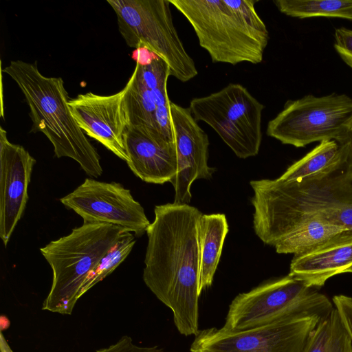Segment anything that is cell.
<instances>
[{
  "label": "cell",
  "instance_id": "obj_1",
  "mask_svg": "<svg viewBox=\"0 0 352 352\" xmlns=\"http://www.w3.org/2000/svg\"><path fill=\"white\" fill-rule=\"evenodd\" d=\"M338 144L335 160L315 175L294 182L250 181L253 228L265 244L274 247L311 219L352 228V133Z\"/></svg>",
  "mask_w": 352,
  "mask_h": 352
},
{
  "label": "cell",
  "instance_id": "obj_2",
  "mask_svg": "<svg viewBox=\"0 0 352 352\" xmlns=\"http://www.w3.org/2000/svg\"><path fill=\"white\" fill-rule=\"evenodd\" d=\"M154 213L146 232L143 280L171 309L178 331L197 336L200 296L197 228L203 214L194 206L175 203L156 206Z\"/></svg>",
  "mask_w": 352,
  "mask_h": 352
},
{
  "label": "cell",
  "instance_id": "obj_3",
  "mask_svg": "<svg viewBox=\"0 0 352 352\" xmlns=\"http://www.w3.org/2000/svg\"><path fill=\"white\" fill-rule=\"evenodd\" d=\"M192 25L213 63L258 64L269 41L257 0H168Z\"/></svg>",
  "mask_w": 352,
  "mask_h": 352
},
{
  "label": "cell",
  "instance_id": "obj_4",
  "mask_svg": "<svg viewBox=\"0 0 352 352\" xmlns=\"http://www.w3.org/2000/svg\"><path fill=\"white\" fill-rule=\"evenodd\" d=\"M3 72L14 80L25 98L32 121L30 131L43 133L56 157L72 158L89 176H100V156L70 111L63 79L43 76L36 62L13 60Z\"/></svg>",
  "mask_w": 352,
  "mask_h": 352
},
{
  "label": "cell",
  "instance_id": "obj_5",
  "mask_svg": "<svg viewBox=\"0 0 352 352\" xmlns=\"http://www.w3.org/2000/svg\"><path fill=\"white\" fill-rule=\"evenodd\" d=\"M126 230L108 223H83L40 249L53 272L42 309L72 314L88 274Z\"/></svg>",
  "mask_w": 352,
  "mask_h": 352
},
{
  "label": "cell",
  "instance_id": "obj_6",
  "mask_svg": "<svg viewBox=\"0 0 352 352\" xmlns=\"http://www.w3.org/2000/svg\"><path fill=\"white\" fill-rule=\"evenodd\" d=\"M333 309L326 295L288 274L237 295L230 305L222 328L246 331L302 314L323 319Z\"/></svg>",
  "mask_w": 352,
  "mask_h": 352
},
{
  "label": "cell",
  "instance_id": "obj_7",
  "mask_svg": "<svg viewBox=\"0 0 352 352\" xmlns=\"http://www.w3.org/2000/svg\"><path fill=\"white\" fill-rule=\"evenodd\" d=\"M119 31L131 47H145L163 59L170 76L182 82L198 72L174 26L168 0H107Z\"/></svg>",
  "mask_w": 352,
  "mask_h": 352
},
{
  "label": "cell",
  "instance_id": "obj_8",
  "mask_svg": "<svg viewBox=\"0 0 352 352\" xmlns=\"http://www.w3.org/2000/svg\"><path fill=\"white\" fill-rule=\"evenodd\" d=\"M352 98L333 93L320 97L308 94L287 100L267 126L268 136L283 144L305 147L315 142L342 141L350 133Z\"/></svg>",
  "mask_w": 352,
  "mask_h": 352
},
{
  "label": "cell",
  "instance_id": "obj_9",
  "mask_svg": "<svg viewBox=\"0 0 352 352\" xmlns=\"http://www.w3.org/2000/svg\"><path fill=\"white\" fill-rule=\"evenodd\" d=\"M264 107L243 85L230 83L193 98L188 109L196 121L208 124L238 157L246 159L258 153Z\"/></svg>",
  "mask_w": 352,
  "mask_h": 352
},
{
  "label": "cell",
  "instance_id": "obj_10",
  "mask_svg": "<svg viewBox=\"0 0 352 352\" xmlns=\"http://www.w3.org/2000/svg\"><path fill=\"white\" fill-rule=\"evenodd\" d=\"M321 318L302 314L241 331L214 327L199 331L190 352H302Z\"/></svg>",
  "mask_w": 352,
  "mask_h": 352
},
{
  "label": "cell",
  "instance_id": "obj_11",
  "mask_svg": "<svg viewBox=\"0 0 352 352\" xmlns=\"http://www.w3.org/2000/svg\"><path fill=\"white\" fill-rule=\"evenodd\" d=\"M83 223H108L140 236L149 225L141 204L121 184L86 179L74 191L60 199Z\"/></svg>",
  "mask_w": 352,
  "mask_h": 352
},
{
  "label": "cell",
  "instance_id": "obj_12",
  "mask_svg": "<svg viewBox=\"0 0 352 352\" xmlns=\"http://www.w3.org/2000/svg\"><path fill=\"white\" fill-rule=\"evenodd\" d=\"M170 113L177 156V172L171 182L175 190L173 203L188 204L193 182L211 179L215 169L208 164V135L199 126L190 109L170 102Z\"/></svg>",
  "mask_w": 352,
  "mask_h": 352
},
{
  "label": "cell",
  "instance_id": "obj_13",
  "mask_svg": "<svg viewBox=\"0 0 352 352\" xmlns=\"http://www.w3.org/2000/svg\"><path fill=\"white\" fill-rule=\"evenodd\" d=\"M125 87L116 94L100 96L92 92L70 98L68 106L80 128L121 160L128 162L124 134L130 126Z\"/></svg>",
  "mask_w": 352,
  "mask_h": 352
},
{
  "label": "cell",
  "instance_id": "obj_14",
  "mask_svg": "<svg viewBox=\"0 0 352 352\" xmlns=\"http://www.w3.org/2000/svg\"><path fill=\"white\" fill-rule=\"evenodd\" d=\"M35 159L0 127V237L6 247L28 200Z\"/></svg>",
  "mask_w": 352,
  "mask_h": 352
},
{
  "label": "cell",
  "instance_id": "obj_15",
  "mask_svg": "<svg viewBox=\"0 0 352 352\" xmlns=\"http://www.w3.org/2000/svg\"><path fill=\"white\" fill-rule=\"evenodd\" d=\"M127 165L142 181L155 184L171 183L177 172L173 140L144 125H130L124 134Z\"/></svg>",
  "mask_w": 352,
  "mask_h": 352
},
{
  "label": "cell",
  "instance_id": "obj_16",
  "mask_svg": "<svg viewBox=\"0 0 352 352\" xmlns=\"http://www.w3.org/2000/svg\"><path fill=\"white\" fill-rule=\"evenodd\" d=\"M344 273H352V228L338 233L305 253L294 255L289 274L315 289Z\"/></svg>",
  "mask_w": 352,
  "mask_h": 352
},
{
  "label": "cell",
  "instance_id": "obj_17",
  "mask_svg": "<svg viewBox=\"0 0 352 352\" xmlns=\"http://www.w3.org/2000/svg\"><path fill=\"white\" fill-rule=\"evenodd\" d=\"M228 231L229 226L224 214H202L200 217L197 228L199 295L212 284Z\"/></svg>",
  "mask_w": 352,
  "mask_h": 352
},
{
  "label": "cell",
  "instance_id": "obj_18",
  "mask_svg": "<svg viewBox=\"0 0 352 352\" xmlns=\"http://www.w3.org/2000/svg\"><path fill=\"white\" fill-rule=\"evenodd\" d=\"M346 229L349 228L311 219L296 226L274 248L278 254H303Z\"/></svg>",
  "mask_w": 352,
  "mask_h": 352
},
{
  "label": "cell",
  "instance_id": "obj_19",
  "mask_svg": "<svg viewBox=\"0 0 352 352\" xmlns=\"http://www.w3.org/2000/svg\"><path fill=\"white\" fill-rule=\"evenodd\" d=\"M302 352H352V341L335 307L311 332Z\"/></svg>",
  "mask_w": 352,
  "mask_h": 352
},
{
  "label": "cell",
  "instance_id": "obj_20",
  "mask_svg": "<svg viewBox=\"0 0 352 352\" xmlns=\"http://www.w3.org/2000/svg\"><path fill=\"white\" fill-rule=\"evenodd\" d=\"M278 10L289 16L339 18L352 21V0H274Z\"/></svg>",
  "mask_w": 352,
  "mask_h": 352
},
{
  "label": "cell",
  "instance_id": "obj_21",
  "mask_svg": "<svg viewBox=\"0 0 352 352\" xmlns=\"http://www.w3.org/2000/svg\"><path fill=\"white\" fill-rule=\"evenodd\" d=\"M124 87L130 125H144L157 130V105L152 90L138 80L133 72Z\"/></svg>",
  "mask_w": 352,
  "mask_h": 352
},
{
  "label": "cell",
  "instance_id": "obj_22",
  "mask_svg": "<svg viewBox=\"0 0 352 352\" xmlns=\"http://www.w3.org/2000/svg\"><path fill=\"white\" fill-rule=\"evenodd\" d=\"M339 148L338 142L335 140L322 141L304 157L289 166L278 178L284 182H294L315 175L335 160Z\"/></svg>",
  "mask_w": 352,
  "mask_h": 352
},
{
  "label": "cell",
  "instance_id": "obj_23",
  "mask_svg": "<svg viewBox=\"0 0 352 352\" xmlns=\"http://www.w3.org/2000/svg\"><path fill=\"white\" fill-rule=\"evenodd\" d=\"M135 243L134 234L128 231L124 232L88 274L80 288L79 297L80 298L93 286L111 274L127 257Z\"/></svg>",
  "mask_w": 352,
  "mask_h": 352
},
{
  "label": "cell",
  "instance_id": "obj_24",
  "mask_svg": "<svg viewBox=\"0 0 352 352\" xmlns=\"http://www.w3.org/2000/svg\"><path fill=\"white\" fill-rule=\"evenodd\" d=\"M334 41L336 51L352 69V30L344 27L336 29Z\"/></svg>",
  "mask_w": 352,
  "mask_h": 352
},
{
  "label": "cell",
  "instance_id": "obj_25",
  "mask_svg": "<svg viewBox=\"0 0 352 352\" xmlns=\"http://www.w3.org/2000/svg\"><path fill=\"white\" fill-rule=\"evenodd\" d=\"M332 302L352 341V297L344 294L336 295L332 298Z\"/></svg>",
  "mask_w": 352,
  "mask_h": 352
},
{
  "label": "cell",
  "instance_id": "obj_26",
  "mask_svg": "<svg viewBox=\"0 0 352 352\" xmlns=\"http://www.w3.org/2000/svg\"><path fill=\"white\" fill-rule=\"evenodd\" d=\"M96 352H169L164 351L157 346H141L135 344L132 338L128 336H123L116 343Z\"/></svg>",
  "mask_w": 352,
  "mask_h": 352
},
{
  "label": "cell",
  "instance_id": "obj_27",
  "mask_svg": "<svg viewBox=\"0 0 352 352\" xmlns=\"http://www.w3.org/2000/svg\"><path fill=\"white\" fill-rule=\"evenodd\" d=\"M0 349L1 352H13L8 344L1 331L0 333Z\"/></svg>",
  "mask_w": 352,
  "mask_h": 352
},
{
  "label": "cell",
  "instance_id": "obj_28",
  "mask_svg": "<svg viewBox=\"0 0 352 352\" xmlns=\"http://www.w3.org/2000/svg\"><path fill=\"white\" fill-rule=\"evenodd\" d=\"M349 131L352 133V118H351L350 124H349Z\"/></svg>",
  "mask_w": 352,
  "mask_h": 352
}]
</instances>
